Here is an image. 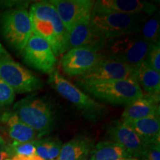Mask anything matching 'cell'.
<instances>
[{
  "mask_svg": "<svg viewBox=\"0 0 160 160\" xmlns=\"http://www.w3.org/2000/svg\"><path fill=\"white\" fill-rule=\"evenodd\" d=\"M78 85L100 101L114 105L127 106L144 95L136 79L112 80Z\"/></svg>",
  "mask_w": 160,
  "mask_h": 160,
  "instance_id": "cell-3",
  "label": "cell"
},
{
  "mask_svg": "<svg viewBox=\"0 0 160 160\" xmlns=\"http://www.w3.org/2000/svg\"><path fill=\"white\" fill-rule=\"evenodd\" d=\"M157 11L155 4L142 0H99L93 4L92 13H119L153 15Z\"/></svg>",
  "mask_w": 160,
  "mask_h": 160,
  "instance_id": "cell-14",
  "label": "cell"
},
{
  "mask_svg": "<svg viewBox=\"0 0 160 160\" xmlns=\"http://www.w3.org/2000/svg\"><path fill=\"white\" fill-rule=\"evenodd\" d=\"M13 113L25 125L42 136L49 133L57 122L53 106L45 97L28 96L13 106Z\"/></svg>",
  "mask_w": 160,
  "mask_h": 160,
  "instance_id": "cell-2",
  "label": "cell"
},
{
  "mask_svg": "<svg viewBox=\"0 0 160 160\" xmlns=\"http://www.w3.org/2000/svg\"><path fill=\"white\" fill-rule=\"evenodd\" d=\"M22 53L25 62L37 71L51 74L55 70L54 53L48 42L39 36L32 34Z\"/></svg>",
  "mask_w": 160,
  "mask_h": 160,
  "instance_id": "cell-10",
  "label": "cell"
},
{
  "mask_svg": "<svg viewBox=\"0 0 160 160\" xmlns=\"http://www.w3.org/2000/svg\"><path fill=\"white\" fill-rule=\"evenodd\" d=\"M94 145L92 138L85 135L77 136L64 144L57 160H87Z\"/></svg>",
  "mask_w": 160,
  "mask_h": 160,
  "instance_id": "cell-17",
  "label": "cell"
},
{
  "mask_svg": "<svg viewBox=\"0 0 160 160\" xmlns=\"http://www.w3.org/2000/svg\"><path fill=\"white\" fill-rule=\"evenodd\" d=\"M11 160H43L38 157L37 155L30 156V157H25V156H13V159Z\"/></svg>",
  "mask_w": 160,
  "mask_h": 160,
  "instance_id": "cell-28",
  "label": "cell"
},
{
  "mask_svg": "<svg viewBox=\"0 0 160 160\" xmlns=\"http://www.w3.org/2000/svg\"><path fill=\"white\" fill-rule=\"evenodd\" d=\"M105 129L111 141L122 146L130 157L142 160L146 143L122 119L111 122L106 126Z\"/></svg>",
  "mask_w": 160,
  "mask_h": 160,
  "instance_id": "cell-12",
  "label": "cell"
},
{
  "mask_svg": "<svg viewBox=\"0 0 160 160\" xmlns=\"http://www.w3.org/2000/svg\"><path fill=\"white\" fill-rule=\"evenodd\" d=\"M150 46L139 33H133L108 39L102 54L105 59L137 67L145 61Z\"/></svg>",
  "mask_w": 160,
  "mask_h": 160,
  "instance_id": "cell-6",
  "label": "cell"
},
{
  "mask_svg": "<svg viewBox=\"0 0 160 160\" xmlns=\"http://www.w3.org/2000/svg\"><path fill=\"white\" fill-rule=\"evenodd\" d=\"M0 79L15 93H29L43 87V82L39 78L11 58L0 57Z\"/></svg>",
  "mask_w": 160,
  "mask_h": 160,
  "instance_id": "cell-8",
  "label": "cell"
},
{
  "mask_svg": "<svg viewBox=\"0 0 160 160\" xmlns=\"http://www.w3.org/2000/svg\"><path fill=\"white\" fill-rule=\"evenodd\" d=\"M0 28L7 42L22 53L33 34L29 13L25 8L8 9L0 13Z\"/></svg>",
  "mask_w": 160,
  "mask_h": 160,
  "instance_id": "cell-7",
  "label": "cell"
},
{
  "mask_svg": "<svg viewBox=\"0 0 160 160\" xmlns=\"http://www.w3.org/2000/svg\"><path fill=\"white\" fill-rule=\"evenodd\" d=\"M106 42L107 39L93 28L91 19H88L78 24L69 32L68 51L75 48H85L102 53Z\"/></svg>",
  "mask_w": 160,
  "mask_h": 160,
  "instance_id": "cell-15",
  "label": "cell"
},
{
  "mask_svg": "<svg viewBox=\"0 0 160 160\" xmlns=\"http://www.w3.org/2000/svg\"><path fill=\"white\" fill-rule=\"evenodd\" d=\"M125 160H139L137 159H133V158H129V159H126Z\"/></svg>",
  "mask_w": 160,
  "mask_h": 160,
  "instance_id": "cell-31",
  "label": "cell"
},
{
  "mask_svg": "<svg viewBox=\"0 0 160 160\" xmlns=\"http://www.w3.org/2000/svg\"><path fill=\"white\" fill-rule=\"evenodd\" d=\"M54 160H57V159H54Z\"/></svg>",
  "mask_w": 160,
  "mask_h": 160,
  "instance_id": "cell-32",
  "label": "cell"
},
{
  "mask_svg": "<svg viewBox=\"0 0 160 160\" xmlns=\"http://www.w3.org/2000/svg\"><path fill=\"white\" fill-rule=\"evenodd\" d=\"M148 67L154 70L157 72H160V45L159 43L151 45L148 52L147 56L144 61Z\"/></svg>",
  "mask_w": 160,
  "mask_h": 160,
  "instance_id": "cell-24",
  "label": "cell"
},
{
  "mask_svg": "<svg viewBox=\"0 0 160 160\" xmlns=\"http://www.w3.org/2000/svg\"><path fill=\"white\" fill-rule=\"evenodd\" d=\"M0 57H8L11 58L10 57V54L8 53L7 51L5 49V48L2 45V44L0 43Z\"/></svg>",
  "mask_w": 160,
  "mask_h": 160,
  "instance_id": "cell-29",
  "label": "cell"
},
{
  "mask_svg": "<svg viewBox=\"0 0 160 160\" xmlns=\"http://www.w3.org/2000/svg\"><path fill=\"white\" fill-rule=\"evenodd\" d=\"M136 79L147 95H159L160 73L150 68L144 62L136 67Z\"/></svg>",
  "mask_w": 160,
  "mask_h": 160,
  "instance_id": "cell-20",
  "label": "cell"
},
{
  "mask_svg": "<svg viewBox=\"0 0 160 160\" xmlns=\"http://www.w3.org/2000/svg\"><path fill=\"white\" fill-rule=\"evenodd\" d=\"M48 83L64 99L73 104L86 119L96 122L105 117L107 108L64 78L54 70L49 74Z\"/></svg>",
  "mask_w": 160,
  "mask_h": 160,
  "instance_id": "cell-4",
  "label": "cell"
},
{
  "mask_svg": "<svg viewBox=\"0 0 160 160\" xmlns=\"http://www.w3.org/2000/svg\"><path fill=\"white\" fill-rule=\"evenodd\" d=\"M148 17L140 13H92L91 24L98 33L108 40L139 33L142 25Z\"/></svg>",
  "mask_w": 160,
  "mask_h": 160,
  "instance_id": "cell-5",
  "label": "cell"
},
{
  "mask_svg": "<svg viewBox=\"0 0 160 160\" xmlns=\"http://www.w3.org/2000/svg\"><path fill=\"white\" fill-rule=\"evenodd\" d=\"M103 58L100 52L85 48H75L64 53L61 65L69 77H80L91 71Z\"/></svg>",
  "mask_w": 160,
  "mask_h": 160,
  "instance_id": "cell-11",
  "label": "cell"
},
{
  "mask_svg": "<svg viewBox=\"0 0 160 160\" xmlns=\"http://www.w3.org/2000/svg\"><path fill=\"white\" fill-rule=\"evenodd\" d=\"M32 31L48 42L56 57L68 51V31L49 1L33 3L29 11Z\"/></svg>",
  "mask_w": 160,
  "mask_h": 160,
  "instance_id": "cell-1",
  "label": "cell"
},
{
  "mask_svg": "<svg viewBox=\"0 0 160 160\" xmlns=\"http://www.w3.org/2000/svg\"><path fill=\"white\" fill-rule=\"evenodd\" d=\"M16 93L10 86L0 79V107L11 105L15 99Z\"/></svg>",
  "mask_w": 160,
  "mask_h": 160,
  "instance_id": "cell-25",
  "label": "cell"
},
{
  "mask_svg": "<svg viewBox=\"0 0 160 160\" xmlns=\"http://www.w3.org/2000/svg\"><path fill=\"white\" fill-rule=\"evenodd\" d=\"M2 122L5 124L8 134L13 142H29L35 141L38 137H40L37 131L22 122L13 112L4 113Z\"/></svg>",
  "mask_w": 160,
  "mask_h": 160,
  "instance_id": "cell-18",
  "label": "cell"
},
{
  "mask_svg": "<svg viewBox=\"0 0 160 160\" xmlns=\"http://www.w3.org/2000/svg\"><path fill=\"white\" fill-rule=\"evenodd\" d=\"M159 95L144 94L140 99L126 106L122 114L124 121L159 117Z\"/></svg>",
  "mask_w": 160,
  "mask_h": 160,
  "instance_id": "cell-16",
  "label": "cell"
},
{
  "mask_svg": "<svg viewBox=\"0 0 160 160\" xmlns=\"http://www.w3.org/2000/svg\"><path fill=\"white\" fill-rule=\"evenodd\" d=\"M119 79H136V67L103 58L91 71L78 77L77 82L93 83Z\"/></svg>",
  "mask_w": 160,
  "mask_h": 160,
  "instance_id": "cell-9",
  "label": "cell"
},
{
  "mask_svg": "<svg viewBox=\"0 0 160 160\" xmlns=\"http://www.w3.org/2000/svg\"><path fill=\"white\" fill-rule=\"evenodd\" d=\"M139 33L142 37L151 45L159 43L160 25L159 13L150 16L146 19L142 25Z\"/></svg>",
  "mask_w": 160,
  "mask_h": 160,
  "instance_id": "cell-22",
  "label": "cell"
},
{
  "mask_svg": "<svg viewBox=\"0 0 160 160\" xmlns=\"http://www.w3.org/2000/svg\"><path fill=\"white\" fill-rule=\"evenodd\" d=\"M65 28L71 31L78 24L91 19L94 1L91 0H51Z\"/></svg>",
  "mask_w": 160,
  "mask_h": 160,
  "instance_id": "cell-13",
  "label": "cell"
},
{
  "mask_svg": "<svg viewBox=\"0 0 160 160\" xmlns=\"http://www.w3.org/2000/svg\"><path fill=\"white\" fill-rule=\"evenodd\" d=\"M124 122L131 127L145 143L159 142V117L144 118L133 121H124Z\"/></svg>",
  "mask_w": 160,
  "mask_h": 160,
  "instance_id": "cell-19",
  "label": "cell"
},
{
  "mask_svg": "<svg viewBox=\"0 0 160 160\" xmlns=\"http://www.w3.org/2000/svg\"><path fill=\"white\" fill-rule=\"evenodd\" d=\"M62 142L58 139H48V159L54 160L58 159L61 151Z\"/></svg>",
  "mask_w": 160,
  "mask_h": 160,
  "instance_id": "cell-27",
  "label": "cell"
},
{
  "mask_svg": "<svg viewBox=\"0 0 160 160\" xmlns=\"http://www.w3.org/2000/svg\"><path fill=\"white\" fill-rule=\"evenodd\" d=\"M8 157H9L8 153L6 151H0V160H5L8 159Z\"/></svg>",
  "mask_w": 160,
  "mask_h": 160,
  "instance_id": "cell-30",
  "label": "cell"
},
{
  "mask_svg": "<svg viewBox=\"0 0 160 160\" xmlns=\"http://www.w3.org/2000/svg\"><path fill=\"white\" fill-rule=\"evenodd\" d=\"M6 152L8 153H9L10 152L11 153L14 154V156L30 157V156L36 155V140L33 142L23 143L13 142L9 146L8 150Z\"/></svg>",
  "mask_w": 160,
  "mask_h": 160,
  "instance_id": "cell-23",
  "label": "cell"
},
{
  "mask_svg": "<svg viewBox=\"0 0 160 160\" xmlns=\"http://www.w3.org/2000/svg\"><path fill=\"white\" fill-rule=\"evenodd\" d=\"M130 156L122 145L113 141L100 142L94 145L89 160H125Z\"/></svg>",
  "mask_w": 160,
  "mask_h": 160,
  "instance_id": "cell-21",
  "label": "cell"
},
{
  "mask_svg": "<svg viewBox=\"0 0 160 160\" xmlns=\"http://www.w3.org/2000/svg\"><path fill=\"white\" fill-rule=\"evenodd\" d=\"M142 160H160L159 142L146 144Z\"/></svg>",
  "mask_w": 160,
  "mask_h": 160,
  "instance_id": "cell-26",
  "label": "cell"
}]
</instances>
